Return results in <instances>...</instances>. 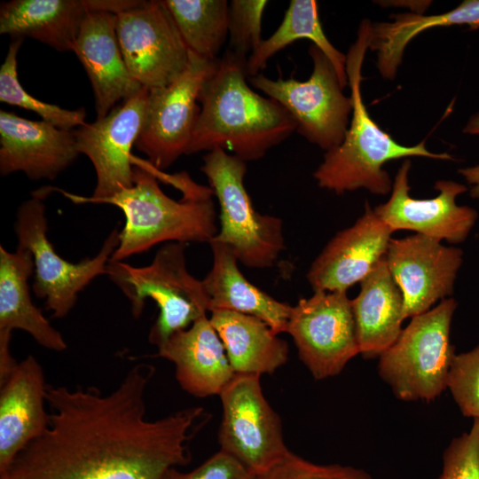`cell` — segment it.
<instances>
[{
    "mask_svg": "<svg viewBox=\"0 0 479 479\" xmlns=\"http://www.w3.org/2000/svg\"><path fill=\"white\" fill-rule=\"evenodd\" d=\"M155 367L132 366L118 386H47L50 423L0 479H163L190 461L187 442L201 407L146 418L145 391Z\"/></svg>",
    "mask_w": 479,
    "mask_h": 479,
    "instance_id": "obj_1",
    "label": "cell"
},
{
    "mask_svg": "<svg viewBox=\"0 0 479 479\" xmlns=\"http://www.w3.org/2000/svg\"><path fill=\"white\" fill-rule=\"evenodd\" d=\"M247 59L226 50L201 90V107L186 154L232 151L244 161L262 159L297 129L290 114L247 82Z\"/></svg>",
    "mask_w": 479,
    "mask_h": 479,
    "instance_id": "obj_2",
    "label": "cell"
},
{
    "mask_svg": "<svg viewBox=\"0 0 479 479\" xmlns=\"http://www.w3.org/2000/svg\"><path fill=\"white\" fill-rule=\"evenodd\" d=\"M133 185L99 203L119 208L125 217L119 245L111 260L124 259L162 242H208L217 233L214 192L193 180L176 200L160 187L158 178L173 183L150 163L135 162Z\"/></svg>",
    "mask_w": 479,
    "mask_h": 479,
    "instance_id": "obj_3",
    "label": "cell"
},
{
    "mask_svg": "<svg viewBox=\"0 0 479 479\" xmlns=\"http://www.w3.org/2000/svg\"><path fill=\"white\" fill-rule=\"evenodd\" d=\"M372 23L361 21L356 42L346 55V73L350 88L352 119L342 143L326 152L323 162L313 173L319 187L342 194L365 188L373 194L386 195L393 182L383 165L392 160L412 156L452 160L446 153L428 151L425 140L406 146L398 144L370 116L361 94L362 66L369 49Z\"/></svg>",
    "mask_w": 479,
    "mask_h": 479,
    "instance_id": "obj_4",
    "label": "cell"
},
{
    "mask_svg": "<svg viewBox=\"0 0 479 479\" xmlns=\"http://www.w3.org/2000/svg\"><path fill=\"white\" fill-rule=\"evenodd\" d=\"M186 245L167 243L146 266L135 267L110 259L106 267V275L129 300L135 318L141 316L146 299L156 302L159 315L148 341L157 348L208 312V297L202 280L186 268Z\"/></svg>",
    "mask_w": 479,
    "mask_h": 479,
    "instance_id": "obj_5",
    "label": "cell"
},
{
    "mask_svg": "<svg viewBox=\"0 0 479 479\" xmlns=\"http://www.w3.org/2000/svg\"><path fill=\"white\" fill-rule=\"evenodd\" d=\"M457 302L450 297L411 318L392 346L379 357L378 373L402 401L429 403L447 388L455 348L450 341Z\"/></svg>",
    "mask_w": 479,
    "mask_h": 479,
    "instance_id": "obj_6",
    "label": "cell"
},
{
    "mask_svg": "<svg viewBox=\"0 0 479 479\" xmlns=\"http://www.w3.org/2000/svg\"><path fill=\"white\" fill-rule=\"evenodd\" d=\"M200 170L220 207V229L210 241L226 245L246 267H272L285 249L283 222L254 208L244 185L246 161L215 149L203 156Z\"/></svg>",
    "mask_w": 479,
    "mask_h": 479,
    "instance_id": "obj_7",
    "label": "cell"
},
{
    "mask_svg": "<svg viewBox=\"0 0 479 479\" xmlns=\"http://www.w3.org/2000/svg\"><path fill=\"white\" fill-rule=\"evenodd\" d=\"M45 213L39 193L20 205L14 224L17 247L32 255L35 294L44 300L53 318H63L75 307L79 293L95 278L106 274L107 264L119 245L120 231L114 229L109 233L95 256L71 263L62 258L50 242Z\"/></svg>",
    "mask_w": 479,
    "mask_h": 479,
    "instance_id": "obj_8",
    "label": "cell"
},
{
    "mask_svg": "<svg viewBox=\"0 0 479 479\" xmlns=\"http://www.w3.org/2000/svg\"><path fill=\"white\" fill-rule=\"evenodd\" d=\"M313 62L307 81L272 80L262 73L250 76V84L282 106L295 121L296 131L328 152L340 145L348 130L352 101L342 93L337 73L328 58L314 44Z\"/></svg>",
    "mask_w": 479,
    "mask_h": 479,
    "instance_id": "obj_9",
    "label": "cell"
},
{
    "mask_svg": "<svg viewBox=\"0 0 479 479\" xmlns=\"http://www.w3.org/2000/svg\"><path fill=\"white\" fill-rule=\"evenodd\" d=\"M189 51V62L170 84L149 90L135 146L161 171L186 154L200 108L202 89L219 66Z\"/></svg>",
    "mask_w": 479,
    "mask_h": 479,
    "instance_id": "obj_10",
    "label": "cell"
},
{
    "mask_svg": "<svg viewBox=\"0 0 479 479\" xmlns=\"http://www.w3.org/2000/svg\"><path fill=\"white\" fill-rule=\"evenodd\" d=\"M260 377L235 374L219 394L220 450L255 475L270 469L290 452L284 441L281 420L265 398Z\"/></svg>",
    "mask_w": 479,
    "mask_h": 479,
    "instance_id": "obj_11",
    "label": "cell"
},
{
    "mask_svg": "<svg viewBox=\"0 0 479 479\" xmlns=\"http://www.w3.org/2000/svg\"><path fill=\"white\" fill-rule=\"evenodd\" d=\"M286 333L316 380L338 375L359 354L351 300L347 292L314 291L292 306Z\"/></svg>",
    "mask_w": 479,
    "mask_h": 479,
    "instance_id": "obj_12",
    "label": "cell"
},
{
    "mask_svg": "<svg viewBox=\"0 0 479 479\" xmlns=\"http://www.w3.org/2000/svg\"><path fill=\"white\" fill-rule=\"evenodd\" d=\"M116 33L130 74L148 90L170 84L188 65L189 49L163 1L116 14Z\"/></svg>",
    "mask_w": 479,
    "mask_h": 479,
    "instance_id": "obj_13",
    "label": "cell"
},
{
    "mask_svg": "<svg viewBox=\"0 0 479 479\" xmlns=\"http://www.w3.org/2000/svg\"><path fill=\"white\" fill-rule=\"evenodd\" d=\"M149 90L143 88L105 117L73 130L77 149L91 161L96 185L90 197L63 193L78 203H99L133 185L131 149L141 130Z\"/></svg>",
    "mask_w": 479,
    "mask_h": 479,
    "instance_id": "obj_14",
    "label": "cell"
},
{
    "mask_svg": "<svg viewBox=\"0 0 479 479\" xmlns=\"http://www.w3.org/2000/svg\"><path fill=\"white\" fill-rule=\"evenodd\" d=\"M462 256L461 249L422 234L391 239L385 259L403 295L404 319L452 294Z\"/></svg>",
    "mask_w": 479,
    "mask_h": 479,
    "instance_id": "obj_15",
    "label": "cell"
},
{
    "mask_svg": "<svg viewBox=\"0 0 479 479\" xmlns=\"http://www.w3.org/2000/svg\"><path fill=\"white\" fill-rule=\"evenodd\" d=\"M411 164L408 158L404 160L395 176L389 199L375 207L374 213L393 232L409 230L450 243L465 240L477 219L475 208L456 202L467 188L455 181L438 180L435 185L436 197L414 199L409 194Z\"/></svg>",
    "mask_w": 479,
    "mask_h": 479,
    "instance_id": "obj_16",
    "label": "cell"
},
{
    "mask_svg": "<svg viewBox=\"0 0 479 479\" xmlns=\"http://www.w3.org/2000/svg\"><path fill=\"white\" fill-rule=\"evenodd\" d=\"M394 232L368 203L356 223L338 232L307 272L313 291L347 290L360 283L385 257Z\"/></svg>",
    "mask_w": 479,
    "mask_h": 479,
    "instance_id": "obj_17",
    "label": "cell"
},
{
    "mask_svg": "<svg viewBox=\"0 0 479 479\" xmlns=\"http://www.w3.org/2000/svg\"><path fill=\"white\" fill-rule=\"evenodd\" d=\"M73 130L0 111V173L55 179L79 155Z\"/></svg>",
    "mask_w": 479,
    "mask_h": 479,
    "instance_id": "obj_18",
    "label": "cell"
},
{
    "mask_svg": "<svg viewBox=\"0 0 479 479\" xmlns=\"http://www.w3.org/2000/svg\"><path fill=\"white\" fill-rule=\"evenodd\" d=\"M72 51L90 82L97 119L105 117L118 104L143 89L130 74L122 57L116 33V14L90 12Z\"/></svg>",
    "mask_w": 479,
    "mask_h": 479,
    "instance_id": "obj_19",
    "label": "cell"
},
{
    "mask_svg": "<svg viewBox=\"0 0 479 479\" xmlns=\"http://www.w3.org/2000/svg\"><path fill=\"white\" fill-rule=\"evenodd\" d=\"M47 386L42 365L32 355L0 381V475L48 428Z\"/></svg>",
    "mask_w": 479,
    "mask_h": 479,
    "instance_id": "obj_20",
    "label": "cell"
},
{
    "mask_svg": "<svg viewBox=\"0 0 479 479\" xmlns=\"http://www.w3.org/2000/svg\"><path fill=\"white\" fill-rule=\"evenodd\" d=\"M157 349V357L174 364L182 389L195 397L219 396L236 374L208 315L174 334Z\"/></svg>",
    "mask_w": 479,
    "mask_h": 479,
    "instance_id": "obj_21",
    "label": "cell"
},
{
    "mask_svg": "<svg viewBox=\"0 0 479 479\" xmlns=\"http://www.w3.org/2000/svg\"><path fill=\"white\" fill-rule=\"evenodd\" d=\"M103 0H12L0 6V34L30 37L59 51L73 49L86 16Z\"/></svg>",
    "mask_w": 479,
    "mask_h": 479,
    "instance_id": "obj_22",
    "label": "cell"
},
{
    "mask_svg": "<svg viewBox=\"0 0 479 479\" xmlns=\"http://www.w3.org/2000/svg\"><path fill=\"white\" fill-rule=\"evenodd\" d=\"M34 271L29 250L0 247V344H11L12 331L20 329L42 347L61 352L67 348L64 337L32 302L28 279Z\"/></svg>",
    "mask_w": 479,
    "mask_h": 479,
    "instance_id": "obj_23",
    "label": "cell"
},
{
    "mask_svg": "<svg viewBox=\"0 0 479 479\" xmlns=\"http://www.w3.org/2000/svg\"><path fill=\"white\" fill-rule=\"evenodd\" d=\"M213 263L202 279L208 297V312L229 310L255 317L276 334L286 333L292 306L278 301L247 280L238 259L226 245L209 242Z\"/></svg>",
    "mask_w": 479,
    "mask_h": 479,
    "instance_id": "obj_24",
    "label": "cell"
},
{
    "mask_svg": "<svg viewBox=\"0 0 479 479\" xmlns=\"http://www.w3.org/2000/svg\"><path fill=\"white\" fill-rule=\"evenodd\" d=\"M351 306L359 354L365 358L380 357L397 340L404 320L403 295L385 257L360 282Z\"/></svg>",
    "mask_w": 479,
    "mask_h": 479,
    "instance_id": "obj_25",
    "label": "cell"
},
{
    "mask_svg": "<svg viewBox=\"0 0 479 479\" xmlns=\"http://www.w3.org/2000/svg\"><path fill=\"white\" fill-rule=\"evenodd\" d=\"M209 320L236 374H271L287 363V342L263 320L229 310L212 311Z\"/></svg>",
    "mask_w": 479,
    "mask_h": 479,
    "instance_id": "obj_26",
    "label": "cell"
},
{
    "mask_svg": "<svg viewBox=\"0 0 479 479\" xmlns=\"http://www.w3.org/2000/svg\"><path fill=\"white\" fill-rule=\"evenodd\" d=\"M392 22L372 24L369 49L377 51V67L386 79L395 78L407 43L420 33L436 27L467 25L479 28V0H465L458 7L436 15L404 12Z\"/></svg>",
    "mask_w": 479,
    "mask_h": 479,
    "instance_id": "obj_27",
    "label": "cell"
},
{
    "mask_svg": "<svg viewBox=\"0 0 479 479\" xmlns=\"http://www.w3.org/2000/svg\"><path fill=\"white\" fill-rule=\"evenodd\" d=\"M299 39L310 40L331 61L342 89L349 85L346 55L326 37L319 20L318 4L314 0L290 1L278 29L247 58V76L260 74L274 54Z\"/></svg>",
    "mask_w": 479,
    "mask_h": 479,
    "instance_id": "obj_28",
    "label": "cell"
},
{
    "mask_svg": "<svg viewBox=\"0 0 479 479\" xmlns=\"http://www.w3.org/2000/svg\"><path fill=\"white\" fill-rule=\"evenodd\" d=\"M189 51L208 59L217 55L228 36L226 0H163Z\"/></svg>",
    "mask_w": 479,
    "mask_h": 479,
    "instance_id": "obj_29",
    "label": "cell"
},
{
    "mask_svg": "<svg viewBox=\"0 0 479 479\" xmlns=\"http://www.w3.org/2000/svg\"><path fill=\"white\" fill-rule=\"evenodd\" d=\"M22 43L23 38H14L12 41L0 67V101L34 112L43 121L60 129L74 130L86 123V111L83 107L70 110L41 101L21 86L18 77L17 58Z\"/></svg>",
    "mask_w": 479,
    "mask_h": 479,
    "instance_id": "obj_30",
    "label": "cell"
},
{
    "mask_svg": "<svg viewBox=\"0 0 479 479\" xmlns=\"http://www.w3.org/2000/svg\"><path fill=\"white\" fill-rule=\"evenodd\" d=\"M265 0H232L229 3V43L227 50L247 59L263 41L262 19Z\"/></svg>",
    "mask_w": 479,
    "mask_h": 479,
    "instance_id": "obj_31",
    "label": "cell"
},
{
    "mask_svg": "<svg viewBox=\"0 0 479 479\" xmlns=\"http://www.w3.org/2000/svg\"><path fill=\"white\" fill-rule=\"evenodd\" d=\"M460 412L479 419V345L455 354L447 378V388Z\"/></svg>",
    "mask_w": 479,
    "mask_h": 479,
    "instance_id": "obj_32",
    "label": "cell"
},
{
    "mask_svg": "<svg viewBox=\"0 0 479 479\" xmlns=\"http://www.w3.org/2000/svg\"><path fill=\"white\" fill-rule=\"evenodd\" d=\"M255 479H373L365 470L340 464L322 465L289 452Z\"/></svg>",
    "mask_w": 479,
    "mask_h": 479,
    "instance_id": "obj_33",
    "label": "cell"
},
{
    "mask_svg": "<svg viewBox=\"0 0 479 479\" xmlns=\"http://www.w3.org/2000/svg\"><path fill=\"white\" fill-rule=\"evenodd\" d=\"M436 479H479V419H474L470 429L446 447Z\"/></svg>",
    "mask_w": 479,
    "mask_h": 479,
    "instance_id": "obj_34",
    "label": "cell"
},
{
    "mask_svg": "<svg viewBox=\"0 0 479 479\" xmlns=\"http://www.w3.org/2000/svg\"><path fill=\"white\" fill-rule=\"evenodd\" d=\"M255 476L236 459L219 450L189 472H180L176 467L169 469L163 479H255Z\"/></svg>",
    "mask_w": 479,
    "mask_h": 479,
    "instance_id": "obj_35",
    "label": "cell"
},
{
    "mask_svg": "<svg viewBox=\"0 0 479 479\" xmlns=\"http://www.w3.org/2000/svg\"><path fill=\"white\" fill-rule=\"evenodd\" d=\"M459 172L472 185L471 196L479 199V165L460 169Z\"/></svg>",
    "mask_w": 479,
    "mask_h": 479,
    "instance_id": "obj_36",
    "label": "cell"
},
{
    "mask_svg": "<svg viewBox=\"0 0 479 479\" xmlns=\"http://www.w3.org/2000/svg\"><path fill=\"white\" fill-rule=\"evenodd\" d=\"M463 132L470 135H479V113L469 119Z\"/></svg>",
    "mask_w": 479,
    "mask_h": 479,
    "instance_id": "obj_37",
    "label": "cell"
}]
</instances>
